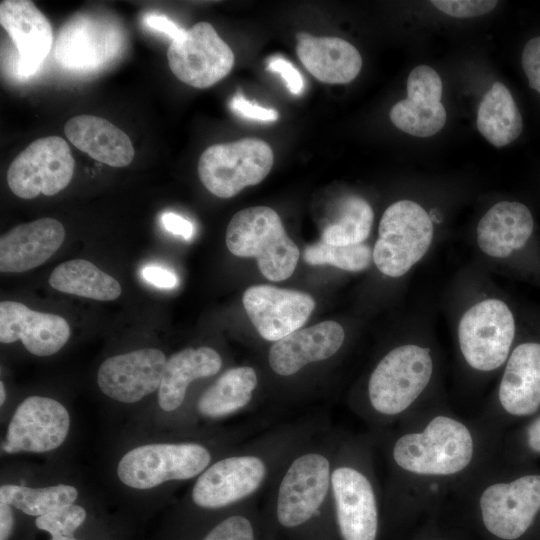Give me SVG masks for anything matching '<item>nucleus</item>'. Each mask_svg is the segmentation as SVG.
Here are the masks:
<instances>
[{"label":"nucleus","mask_w":540,"mask_h":540,"mask_svg":"<svg viewBox=\"0 0 540 540\" xmlns=\"http://www.w3.org/2000/svg\"><path fill=\"white\" fill-rule=\"evenodd\" d=\"M388 439L387 504L415 527L440 514L447 496H456L499 450V432L481 418L432 406L400 421Z\"/></svg>","instance_id":"f257e3e1"},{"label":"nucleus","mask_w":540,"mask_h":540,"mask_svg":"<svg viewBox=\"0 0 540 540\" xmlns=\"http://www.w3.org/2000/svg\"><path fill=\"white\" fill-rule=\"evenodd\" d=\"M497 457L456 496L464 503L469 540H519L540 512V474L505 477Z\"/></svg>","instance_id":"f03ea898"},{"label":"nucleus","mask_w":540,"mask_h":540,"mask_svg":"<svg viewBox=\"0 0 540 540\" xmlns=\"http://www.w3.org/2000/svg\"><path fill=\"white\" fill-rule=\"evenodd\" d=\"M434 360L431 350L418 344L391 349L372 370L366 391L368 412L378 424L400 422L424 408L420 401L431 384Z\"/></svg>","instance_id":"7ed1b4c3"},{"label":"nucleus","mask_w":540,"mask_h":540,"mask_svg":"<svg viewBox=\"0 0 540 540\" xmlns=\"http://www.w3.org/2000/svg\"><path fill=\"white\" fill-rule=\"evenodd\" d=\"M370 452L364 444H348L334 463L332 506L341 540H377L381 497Z\"/></svg>","instance_id":"20e7f679"},{"label":"nucleus","mask_w":540,"mask_h":540,"mask_svg":"<svg viewBox=\"0 0 540 540\" xmlns=\"http://www.w3.org/2000/svg\"><path fill=\"white\" fill-rule=\"evenodd\" d=\"M226 246L238 257H254L264 277L289 278L300 251L287 235L278 213L268 206H253L235 213L226 229Z\"/></svg>","instance_id":"39448f33"},{"label":"nucleus","mask_w":540,"mask_h":540,"mask_svg":"<svg viewBox=\"0 0 540 540\" xmlns=\"http://www.w3.org/2000/svg\"><path fill=\"white\" fill-rule=\"evenodd\" d=\"M373 248V261L381 273L400 277L429 249L433 224L429 214L416 202L400 200L383 213Z\"/></svg>","instance_id":"423d86ee"},{"label":"nucleus","mask_w":540,"mask_h":540,"mask_svg":"<svg viewBox=\"0 0 540 540\" xmlns=\"http://www.w3.org/2000/svg\"><path fill=\"white\" fill-rule=\"evenodd\" d=\"M333 466L319 451L303 452L291 460L276 491L275 516L282 527L306 525L332 500Z\"/></svg>","instance_id":"0eeeda50"},{"label":"nucleus","mask_w":540,"mask_h":540,"mask_svg":"<svg viewBox=\"0 0 540 540\" xmlns=\"http://www.w3.org/2000/svg\"><path fill=\"white\" fill-rule=\"evenodd\" d=\"M274 162L268 143L257 138L214 144L198 160V176L204 187L219 198H231L242 189L263 181Z\"/></svg>","instance_id":"6e6552de"},{"label":"nucleus","mask_w":540,"mask_h":540,"mask_svg":"<svg viewBox=\"0 0 540 540\" xmlns=\"http://www.w3.org/2000/svg\"><path fill=\"white\" fill-rule=\"evenodd\" d=\"M515 322L501 300L476 303L462 316L458 342L465 363L474 371L490 373L504 365L511 353Z\"/></svg>","instance_id":"1a4fd4ad"},{"label":"nucleus","mask_w":540,"mask_h":540,"mask_svg":"<svg viewBox=\"0 0 540 540\" xmlns=\"http://www.w3.org/2000/svg\"><path fill=\"white\" fill-rule=\"evenodd\" d=\"M211 454L198 443H158L136 447L119 461L121 482L135 489H150L166 481L187 480L200 475Z\"/></svg>","instance_id":"9d476101"},{"label":"nucleus","mask_w":540,"mask_h":540,"mask_svg":"<svg viewBox=\"0 0 540 540\" xmlns=\"http://www.w3.org/2000/svg\"><path fill=\"white\" fill-rule=\"evenodd\" d=\"M74 168L75 160L63 138H39L11 162L7 183L10 190L22 199H33L39 194L53 196L68 186Z\"/></svg>","instance_id":"9b49d317"},{"label":"nucleus","mask_w":540,"mask_h":540,"mask_svg":"<svg viewBox=\"0 0 540 540\" xmlns=\"http://www.w3.org/2000/svg\"><path fill=\"white\" fill-rule=\"evenodd\" d=\"M172 73L192 87L208 88L229 74L235 57L208 22H198L172 40L167 50Z\"/></svg>","instance_id":"f8f14e48"},{"label":"nucleus","mask_w":540,"mask_h":540,"mask_svg":"<svg viewBox=\"0 0 540 540\" xmlns=\"http://www.w3.org/2000/svg\"><path fill=\"white\" fill-rule=\"evenodd\" d=\"M539 408L540 343L526 342L516 346L510 353L494 403L479 417L499 431L503 417H528Z\"/></svg>","instance_id":"ddd939ff"},{"label":"nucleus","mask_w":540,"mask_h":540,"mask_svg":"<svg viewBox=\"0 0 540 540\" xmlns=\"http://www.w3.org/2000/svg\"><path fill=\"white\" fill-rule=\"evenodd\" d=\"M266 461L255 454L223 458L208 466L192 489L193 502L206 509L223 508L247 499L263 485Z\"/></svg>","instance_id":"4468645a"},{"label":"nucleus","mask_w":540,"mask_h":540,"mask_svg":"<svg viewBox=\"0 0 540 540\" xmlns=\"http://www.w3.org/2000/svg\"><path fill=\"white\" fill-rule=\"evenodd\" d=\"M69 426L68 411L61 403L48 397H27L11 418L2 450L40 453L56 449L66 439Z\"/></svg>","instance_id":"2eb2a0df"},{"label":"nucleus","mask_w":540,"mask_h":540,"mask_svg":"<svg viewBox=\"0 0 540 540\" xmlns=\"http://www.w3.org/2000/svg\"><path fill=\"white\" fill-rule=\"evenodd\" d=\"M242 302L259 335L274 342L301 329L315 308L310 294L271 285L249 287Z\"/></svg>","instance_id":"dca6fc26"},{"label":"nucleus","mask_w":540,"mask_h":540,"mask_svg":"<svg viewBox=\"0 0 540 540\" xmlns=\"http://www.w3.org/2000/svg\"><path fill=\"white\" fill-rule=\"evenodd\" d=\"M167 359L156 348L109 357L99 367L97 382L108 397L134 403L159 389Z\"/></svg>","instance_id":"f3484780"},{"label":"nucleus","mask_w":540,"mask_h":540,"mask_svg":"<svg viewBox=\"0 0 540 540\" xmlns=\"http://www.w3.org/2000/svg\"><path fill=\"white\" fill-rule=\"evenodd\" d=\"M121 46L118 29L107 20L78 14L61 28L55 57L69 69H94L112 59Z\"/></svg>","instance_id":"a211bd4d"},{"label":"nucleus","mask_w":540,"mask_h":540,"mask_svg":"<svg viewBox=\"0 0 540 540\" xmlns=\"http://www.w3.org/2000/svg\"><path fill=\"white\" fill-rule=\"evenodd\" d=\"M70 337V326L61 316L34 311L16 301L0 303V341L21 340L28 352L49 356L58 352Z\"/></svg>","instance_id":"6ab92c4d"},{"label":"nucleus","mask_w":540,"mask_h":540,"mask_svg":"<svg viewBox=\"0 0 540 540\" xmlns=\"http://www.w3.org/2000/svg\"><path fill=\"white\" fill-rule=\"evenodd\" d=\"M0 23L17 48L18 74H34L52 48L49 20L32 1L4 0L0 3Z\"/></svg>","instance_id":"aec40b11"},{"label":"nucleus","mask_w":540,"mask_h":540,"mask_svg":"<svg viewBox=\"0 0 540 540\" xmlns=\"http://www.w3.org/2000/svg\"><path fill=\"white\" fill-rule=\"evenodd\" d=\"M344 338L343 327L335 321L299 329L272 344L269 365L280 376L294 375L310 363L332 357L343 345Z\"/></svg>","instance_id":"412c9836"},{"label":"nucleus","mask_w":540,"mask_h":540,"mask_svg":"<svg viewBox=\"0 0 540 540\" xmlns=\"http://www.w3.org/2000/svg\"><path fill=\"white\" fill-rule=\"evenodd\" d=\"M65 229L54 218L13 227L0 238V271L19 273L46 262L62 245Z\"/></svg>","instance_id":"4be33fe9"},{"label":"nucleus","mask_w":540,"mask_h":540,"mask_svg":"<svg viewBox=\"0 0 540 540\" xmlns=\"http://www.w3.org/2000/svg\"><path fill=\"white\" fill-rule=\"evenodd\" d=\"M296 52L303 66L319 81L345 84L359 74L362 57L359 51L339 37H315L298 33Z\"/></svg>","instance_id":"5701e85b"},{"label":"nucleus","mask_w":540,"mask_h":540,"mask_svg":"<svg viewBox=\"0 0 540 540\" xmlns=\"http://www.w3.org/2000/svg\"><path fill=\"white\" fill-rule=\"evenodd\" d=\"M534 228L530 210L520 202L502 201L493 205L477 226V243L487 255L506 258L521 249Z\"/></svg>","instance_id":"b1692460"},{"label":"nucleus","mask_w":540,"mask_h":540,"mask_svg":"<svg viewBox=\"0 0 540 540\" xmlns=\"http://www.w3.org/2000/svg\"><path fill=\"white\" fill-rule=\"evenodd\" d=\"M64 132L77 149L109 166L124 167L134 158L129 136L102 117L74 116L66 122Z\"/></svg>","instance_id":"393cba45"},{"label":"nucleus","mask_w":540,"mask_h":540,"mask_svg":"<svg viewBox=\"0 0 540 540\" xmlns=\"http://www.w3.org/2000/svg\"><path fill=\"white\" fill-rule=\"evenodd\" d=\"M222 367L219 353L207 346L186 348L167 359L158 389V404L170 412L180 407L191 382L213 376Z\"/></svg>","instance_id":"a878e982"},{"label":"nucleus","mask_w":540,"mask_h":540,"mask_svg":"<svg viewBox=\"0 0 540 540\" xmlns=\"http://www.w3.org/2000/svg\"><path fill=\"white\" fill-rule=\"evenodd\" d=\"M257 384L252 367L231 368L202 393L197 409L202 416L212 419L232 415L250 403Z\"/></svg>","instance_id":"bb28decb"},{"label":"nucleus","mask_w":540,"mask_h":540,"mask_svg":"<svg viewBox=\"0 0 540 540\" xmlns=\"http://www.w3.org/2000/svg\"><path fill=\"white\" fill-rule=\"evenodd\" d=\"M523 127L519 109L508 88L495 82L484 94L477 112V128L493 146L513 142Z\"/></svg>","instance_id":"cd10ccee"},{"label":"nucleus","mask_w":540,"mask_h":540,"mask_svg":"<svg viewBox=\"0 0 540 540\" xmlns=\"http://www.w3.org/2000/svg\"><path fill=\"white\" fill-rule=\"evenodd\" d=\"M49 284L60 292L98 301H112L122 293L121 285L114 277L85 259L58 265L49 277Z\"/></svg>","instance_id":"c85d7f7f"},{"label":"nucleus","mask_w":540,"mask_h":540,"mask_svg":"<svg viewBox=\"0 0 540 540\" xmlns=\"http://www.w3.org/2000/svg\"><path fill=\"white\" fill-rule=\"evenodd\" d=\"M374 214L359 196H347L338 206L336 219L324 227L321 241L331 245L361 244L370 234Z\"/></svg>","instance_id":"c756f323"},{"label":"nucleus","mask_w":540,"mask_h":540,"mask_svg":"<svg viewBox=\"0 0 540 540\" xmlns=\"http://www.w3.org/2000/svg\"><path fill=\"white\" fill-rule=\"evenodd\" d=\"M78 492L75 487L58 484L43 488H31L19 485H3L0 488V501L5 502L22 512L41 516L73 504Z\"/></svg>","instance_id":"7c9ffc66"},{"label":"nucleus","mask_w":540,"mask_h":540,"mask_svg":"<svg viewBox=\"0 0 540 540\" xmlns=\"http://www.w3.org/2000/svg\"><path fill=\"white\" fill-rule=\"evenodd\" d=\"M446 118V110L441 102L428 103L405 98L390 110L392 123L403 132L416 137L435 135L444 127Z\"/></svg>","instance_id":"2f4dec72"},{"label":"nucleus","mask_w":540,"mask_h":540,"mask_svg":"<svg viewBox=\"0 0 540 540\" xmlns=\"http://www.w3.org/2000/svg\"><path fill=\"white\" fill-rule=\"evenodd\" d=\"M303 258L310 265L330 264L339 269L359 272L370 266L373 258L366 244L331 245L319 241L305 248Z\"/></svg>","instance_id":"473e14b6"},{"label":"nucleus","mask_w":540,"mask_h":540,"mask_svg":"<svg viewBox=\"0 0 540 540\" xmlns=\"http://www.w3.org/2000/svg\"><path fill=\"white\" fill-rule=\"evenodd\" d=\"M86 511L79 505L70 504L38 516L35 525L47 531L51 537L73 536L74 531L84 522Z\"/></svg>","instance_id":"72a5a7b5"},{"label":"nucleus","mask_w":540,"mask_h":540,"mask_svg":"<svg viewBox=\"0 0 540 540\" xmlns=\"http://www.w3.org/2000/svg\"><path fill=\"white\" fill-rule=\"evenodd\" d=\"M442 96V81L430 66L419 65L407 79V98L413 101L438 103Z\"/></svg>","instance_id":"f704fd0d"},{"label":"nucleus","mask_w":540,"mask_h":540,"mask_svg":"<svg viewBox=\"0 0 540 540\" xmlns=\"http://www.w3.org/2000/svg\"><path fill=\"white\" fill-rule=\"evenodd\" d=\"M203 540H255L254 525L245 515H232L213 527Z\"/></svg>","instance_id":"c9c22d12"},{"label":"nucleus","mask_w":540,"mask_h":540,"mask_svg":"<svg viewBox=\"0 0 540 540\" xmlns=\"http://www.w3.org/2000/svg\"><path fill=\"white\" fill-rule=\"evenodd\" d=\"M431 3L449 16L470 18L490 12L498 2L494 0H433Z\"/></svg>","instance_id":"e433bc0d"},{"label":"nucleus","mask_w":540,"mask_h":540,"mask_svg":"<svg viewBox=\"0 0 540 540\" xmlns=\"http://www.w3.org/2000/svg\"><path fill=\"white\" fill-rule=\"evenodd\" d=\"M439 515L421 523L410 540H469L459 526L451 527L441 523Z\"/></svg>","instance_id":"4c0bfd02"},{"label":"nucleus","mask_w":540,"mask_h":540,"mask_svg":"<svg viewBox=\"0 0 540 540\" xmlns=\"http://www.w3.org/2000/svg\"><path fill=\"white\" fill-rule=\"evenodd\" d=\"M521 62L529 87L540 93V36L525 44Z\"/></svg>","instance_id":"58836bf2"},{"label":"nucleus","mask_w":540,"mask_h":540,"mask_svg":"<svg viewBox=\"0 0 540 540\" xmlns=\"http://www.w3.org/2000/svg\"><path fill=\"white\" fill-rule=\"evenodd\" d=\"M230 108L236 114L244 118L262 121L273 122L279 117L278 112L272 108L259 106L248 101L241 94H236L230 101Z\"/></svg>","instance_id":"ea45409f"},{"label":"nucleus","mask_w":540,"mask_h":540,"mask_svg":"<svg viewBox=\"0 0 540 540\" xmlns=\"http://www.w3.org/2000/svg\"><path fill=\"white\" fill-rule=\"evenodd\" d=\"M267 69L280 75L290 93L294 95L302 93L304 88L303 77L288 60L273 57L268 61Z\"/></svg>","instance_id":"a19ab883"},{"label":"nucleus","mask_w":540,"mask_h":540,"mask_svg":"<svg viewBox=\"0 0 540 540\" xmlns=\"http://www.w3.org/2000/svg\"><path fill=\"white\" fill-rule=\"evenodd\" d=\"M141 275L148 283L165 289L177 286V276L170 270L159 266H146L142 269Z\"/></svg>","instance_id":"79ce46f5"},{"label":"nucleus","mask_w":540,"mask_h":540,"mask_svg":"<svg viewBox=\"0 0 540 540\" xmlns=\"http://www.w3.org/2000/svg\"><path fill=\"white\" fill-rule=\"evenodd\" d=\"M161 222L168 232L181 236L185 240L191 239L194 234L193 224L183 216L174 212L163 213Z\"/></svg>","instance_id":"37998d69"},{"label":"nucleus","mask_w":540,"mask_h":540,"mask_svg":"<svg viewBox=\"0 0 540 540\" xmlns=\"http://www.w3.org/2000/svg\"><path fill=\"white\" fill-rule=\"evenodd\" d=\"M144 23L150 29L166 34L171 41L182 36L186 31L165 15L148 14L144 18Z\"/></svg>","instance_id":"c03bdc74"},{"label":"nucleus","mask_w":540,"mask_h":540,"mask_svg":"<svg viewBox=\"0 0 540 540\" xmlns=\"http://www.w3.org/2000/svg\"><path fill=\"white\" fill-rule=\"evenodd\" d=\"M525 442L530 451L540 454V415L526 427Z\"/></svg>","instance_id":"a18cd8bd"},{"label":"nucleus","mask_w":540,"mask_h":540,"mask_svg":"<svg viewBox=\"0 0 540 540\" xmlns=\"http://www.w3.org/2000/svg\"><path fill=\"white\" fill-rule=\"evenodd\" d=\"M11 505L0 501V540H8L13 529Z\"/></svg>","instance_id":"49530a36"},{"label":"nucleus","mask_w":540,"mask_h":540,"mask_svg":"<svg viewBox=\"0 0 540 540\" xmlns=\"http://www.w3.org/2000/svg\"><path fill=\"white\" fill-rule=\"evenodd\" d=\"M0 394H1L0 404L2 405L4 403V401H5V398H6V392H5L3 382H0Z\"/></svg>","instance_id":"de8ad7c7"},{"label":"nucleus","mask_w":540,"mask_h":540,"mask_svg":"<svg viewBox=\"0 0 540 540\" xmlns=\"http://www.w3.org/2000/svg\"><path fill=\"white\" fill-rule=\"evenodd\" d=\"M51 540H77L74 536H57L52 537Z\"/></svg>","instance_id":"09e8293b"}]
</instances>
